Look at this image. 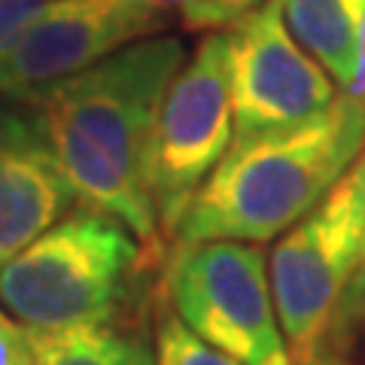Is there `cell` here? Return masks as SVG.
Returning a JSON list of instances; mask_svg holds the SVG:
<instances>
[{"instance_id":"obj_17","label":"cell","mask_w":365,"mask_h":365,"mask_svg":"<svg viewBox=\"0 0 365 365\" xmlns=\"http://www.w3.org/2000/svg\"><path fill=\"white\" fill-rule=\"evenodd\" d=\"M307 365H356V362H350V359H347V353L319 350V353H314V359L307 362Z\"/></svg>"},{"instance_id":"obj_6","label":"cell","mask_w":365,"mask_h":365,"mask_svg":"<svg viewBox=\"0 0 365 365\" xmlns=\"http://www.w3.org/2000/svg\"><path fill=\"white\" fill-rule=\"evenodd\" d=\"M235 143L228 34H210L162 98L146 150V186L165 241Z\"/></svg>"},{"instance_id":"obj_3","label":"cell","mask_w":365,"mask_h":365,"mask_svg":"<svg viewBox=\"0 0 365 365\" xmlns=\"http://www.w3.org/2000/svg\"><path fill=\"white\" fill-rule=\"evenodd\" d=\"M155 265L128 225L83 204L0 268V304L40 332L110 323Z\"/></svg>"},{"instance_id":"obj_18","label":"cell","mask_w":365,"mask_h":365,"mask_svg":"<svg viewBox=\"0 0 365 365\" xmlns=\"http://www.w3.org/2000/svg\"><path fill=\"white\" fill-rule=\"evenodd\" d=\"M155 4H162V6H168L170 13H174V9H182V0H155Z\"/></svg>"},{"instance_id":"obj_8","label":"cell","mask_w":365,"mask_h":365,"mask_svg":"<svg viewBox=\"0 0 365 365\" xmlns=\"http://www.w3.org/2000/svg\"><path fill=\"white\" fill-rule=\"evenodd\" d=\"M170 9L155 0H46L0 71V98H21L165 31Z\"/></svg>"},{"instance_id":"obj_9","label":"cell","mask_w":365,"mask_h":365,"mask_svg":"<svg viewBox=\"0 0 365 365\" xmlns=\"http://www.w3.org/2000/svg\"><path fill=\"white\" fill-rule=\"evenodd\" d=\"M76 189L25 101L0 104V268L64 220Z\"/></svg>"},{"instance_id":"obj_19","label":"cell","mask_w":365,"mask_h":365,"mask_svg":"<svg viewBox=\"0 0 365 365\" xmlns=\"http://www.w3.org/2000/svg\"><path fill=\"white\" fill-rule=\"evenodd\" d=\"M146 365H158V362H155V356H153V359H150V362H146Z\"/></svg>"},{"instance_id":"obj_4","label":"cell","mask_w":365,"mask_h":365,"mask_svg":"<svg viewBox=\"0 0 365 365\" xmlns=\"http://www.w3.org/2000/svg\"><path fill=\"white\" fill-rule=\"evenodd\" d=\"M165 299L210 347L244 365H295L274 304L268 259L250 241L177 244Z\"/></svg>"},{"instance_id":"obj_10","label":"cell","mask_w":365,"mask_h":365,"mask_svg":"<svg viewBox=\"0 0 365 365\" xmlns=\"http://www.w3.org/2000/svg\"><path fill=\"white\" fill-rule=\"evenodd\" d=\"M283 16L341 91L365 98V0H287Z\"/></svg>"},{"instance_id":"obj_5","label":"cell","mask_w":365,"mask_h":365,"mask_svg":"<svg viewBox=\"0 0 365 365\" xmlns=\"http://www.w3.org/2000/svg\"><path fill=\"white\" fill-rule=\"evenodd\" d=\"M365 253V153L317 207L274 244V304L295 365H307Z\"/></svg>"},{"instance_id":"obj_14","label":"cell","mask_w":365,"mask_h":365,"mask_svg":"<svg viewBox=\"0 0 365 365\" xmlns=\"http://www.w3.org/2000/svg\"><path fill=\"white\" fill-rule=\"evenodd\" d=\"M265 0H182V25L189 31H225L244 21Z\"/></svg>"},{"instance_id":"obj_13","label":"cell","mask_w":365,"mask_h":365,"mask_svg":"<svg viewBox=\"0 0 365 365\" xmlns=\"http://www.w3.org/2000/svg\"><path fill=\"white\" fill-rule=\"evenodd\" d=\"M353 335L365 338V253H362L359 268H356V274H353L350 287L344 292V299H341V304H338L335 319H332V326H329V335H326L323 344H319V350L347 353V344H350Z\"/></svg>"},{"instance_id":"obj_12","label":"cell","mask_w":365,"mask_h":365,"mask_svg":"<svg viewBox=\"0 0 365 365\" xmlns=\"http://www.w3.org/2000/svg\"><path fill=\"white\" fill-rule=\"evenodd\" d=\"M155 362L158 365H244L228 353L201 341L182 319L165 304L155 326Z\"/></svg>"},{"instance_id":"obj_11","label":"cell","mask_w":365,"mask_h":365,"mask_svg":"<svg viewBox=\"0 0 365 365\" xmlns=\"http://www.w3.org/2000/svg\"><path fill=\"white\" fill-rule=\"evenodd\" d=\"M153 356L155 350L116 319L40 332V365H146Z\"/></svg>"},{"instance_id":"obj_7","label":"cell","mask_w":365,"mask_h":365,"mask_svg":"<svg viewBox=\"0 0 365 365\" xmlns=\"http://www.w3.org/2000/svg\"><path fill=\"white\" fill-rule=\"evenodd\" d=\"M235 140L295 128L329 110L341 86L283 21V4L265 0L228 31Z\"/></svg>"},{"instance_id":"obj_2","label":"cell","mask_w":365,"mask_h":365,"mask_svg":"<svg viewBox=\"0 0 365 365\" xmlns=\"http://www.w3.org/2000/svg\"><path fill=\"white\" fill-rule=\"evenodd\" d=\"M365 153V98L341 91L295 128L235 140L192 198L177 244H265L307 216Z\"/></svg>"},{"instance_id":"obj_20","label":"cell","mask_w":365,"mask_h":365,"mask_svg":"<svg viewBox=\"0 0 365 365\" xmlns=\"http://www.w3.org/2000/svg\"><path fill=\"white\" fill-rule=\"evenodd\" d=\"M277 4H287V0H277Z\"/></svg>"},{"instance_id":"obj_1","label":"cell","mask_w":365,"mask_h":365,"mask_svg":"<svg viewBox=\"0 0 365 365\" xmlns=\"http://www.w3.org/2000/svg\"><path fill=\"white\" fill-rule=\"evenodd\" d=\"M182 64V40L155 34L16 98L34 110L79 201L116 216L158 259L165 237L146 186V150L162 98Z\"/></svg>"},{"instance_id":"obj_15","label":"cell","mask_w":365,"mask_h":365,"mask_svg":"<svg viewBox=\"0 0 365 365\" xmlns=\"http://www.w3.org/2000/svg\"><path fill=\"white\" fill-rule=\"evenodd\" d=\"M43 6L46 0H0V71L9 64Z\"/></svg>"},{"instance_id":"obj_16","label":"cell","mask_w":365,"mask_h":365,"mask_svg":"<svg viewBox=\"0 0 365 365\" xmlns=\"http://www.w3.org/2000/svg\"><path fill=\"white\" fill-rule=\"evenodd\" d=\"M0 365H40V332L0 311Z\"/></svg>"}]
</instances>
